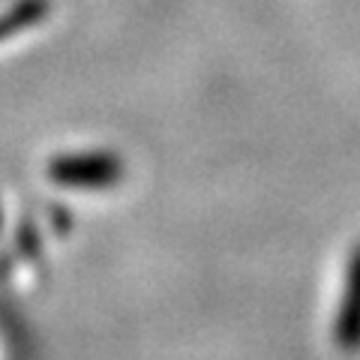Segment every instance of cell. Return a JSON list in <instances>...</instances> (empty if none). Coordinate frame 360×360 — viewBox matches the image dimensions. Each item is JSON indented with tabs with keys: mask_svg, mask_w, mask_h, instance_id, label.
<instances>
[{
	"mask_svg": "<svg viewBox=\"0 0 360 360\" xmlns=\"http://www.w3.org/2000/svg\"><path fill=\"white\" fill-rule=\"evenodd\" d=\"M49 174L63 186H111L120 180L123 168L108 153H82L54 160Z\"/></svg>",
	"mask_w": 360,
	"mask_h": 360,
	"instance_id": "obj_1",
	"label": "cell"
},
{
	"mask_svg": "<svg viewBox=\"0 0 360 360\" xmlns=\"http://www.w3.org/2000/svg\"><path fill=\"white\" fill-rule=\"evenodd\" d=\"M333 342L348 354L360 352V243L348 258L345 291L333 319Z\"/></svg>",
	"mask_w": 360,
	"mask_h": 360,
	"instance_id": "obj_2",
	"label": "cell"
}]
</instances>
